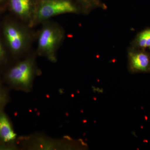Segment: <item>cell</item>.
Here are the masks:
<instances>
[{
  "mask_svg": "<svg viewBox=\"0 0 150 150\" xmlns=\"http://www.w3.org/2000/svg\"><path fill=\"white\" fill-rule=\"evenodd\" d=\"M64 38L62 30L57 25L48 23L40 30L38 40L37 51L51 62L56 60V52Z\"/></svg>",
  "mask_w": 150,
  "mask_h": 150,
  "instance_id": "cell-1",
  "label": "cell"
},
{
  "mask_svg": "<svg viewBox=\"0 0 150 150\" xmlns=\"http://www.w3.org/2000/svg\"><path fill=\"white\" fill-rule=\"evenodd\" d=\"M74 5L67 0H42L34 9L32 19L42 21L53 17L76 11Z\"/></svg>",
  "mask_w": 150,
  "mask_h": 150,
  "instance_id": "cell-2",
  "label": "cell"
},
{
  "mask_svg": "<svg viewBox=\"0 0 150 150\" xmlns=\"http://www.w3.org/2000/svg\"><path fill=\"white\" fill-rule=\"evenodd\" d=\"M33 73L32 62L29 60H25L9 70L7 74V79L12 85L27 88L32 81Z\"/></svg>",
  "mask_w": 150,
  "mask_h": 150,
  "instance_id": "cell-3",
  "label": "cell"
},
{
  "mask_svg": "<svg viewBox=\"0 0 150 150\" xmlns=\"http://www.w3.org/2000/svg\"><path fill=\"white\" fill-rule=\"evenodd\" d=\"M5 36L11 50L16 53L23 51L27 43V36L23 29L13 24L6 25Z\"/></svg>",
  "mask_w": 150,
  "mask_h": 150,
  "instance_id": "cell-4",
  "label": "cell"
},
{
  "mask_svg": "<svg viewBox=\"0 0 150 150\" xmlns=\"http://www.w3.org/2000/svg\"><path fill=\"white\" fill-rule=\"evenodd\" d=\"M16 137L8 117L2 109H0V144L5 145L11 144Z\"/></svg>",
  "mask_w": 150,
  "mask_h": 150,
  "instance_id": "cell-5",
  "label": "cell"
},
{
  "mask_svg": "<svg viewBox=\"0 0 150 150\" xmlns=\"http://www.w3.org/2000/svg\"><path fill=\"white\" fill-rule=\"evenodd\" d=\"M11 8L22 19H32L34 9L31 0H10Z\"/></svg>",
  "mask_w": 150,
  "mask_h": 150,
  "instance_id": "cell-6",
  "label": "cell"
},
{
  "mask_svg": "<svg viewBox=\"0 0 150 150\" xmlns=\"http://www.w3.org/2000/svg\"><path fill=\"white\" fill-rule=\"evenodd\" d=\"M131 64L134 69L146 71L149 64V59L146 54L143 53H131L130 54Z\"/></svg>",
  "mask_w": 150,
  "mask_h": 150,
  "instance_id": "cell-7",
  "label": "cell"
},
{
  "mask_svg": "<svg viewBox=\"0 0 150 150\" xmlns=\"http://www.w3.org/2000/svg\"><path fill=\"white\" fill-rule=\"evenodd\" d=\"M138 42L141 47L150 46V29L145 30L140 34L138 38Z\"/></svg>",
  "mask_w": 150,
  "mask_h": 150,
  "instance_id": "cell-8",
  "label": "cell"
},
{
  "mask_svg": "<svg viewBox=\"0 0 150 150\" xmlns=\"http://www.w3.org/2000/svg\"><path fill=\"white\" fill-rule=\"evenodd\" d=\"M6 96L3 91L1 85L0 84V109H1V106L3 103L5 102Z\"/></svg>",
  "mask_w": 150,
  "mask_h": 150,
  "instance_id": "cell-9",
  "label": "cell"
},
{
  "mask_svg": "<svg viewBox=\"0 0 150 150\" xmlns=\"http://www.w3.org/2000/svg\"><path fill=\"white\" fill-rule=\"evenodd\" d=\"M4 55V51L1 44L0 43V60L2 59Z\"/></svg>",
  "mask_w": 150,
  "mask_h": 150,
  "instance_id": "cell-10",
  "label": "cell"
},
{
  "mask_svg": "<svg viewBox=\"0 0 150 150\" xmlns=\"http://www.w3.org/2000/svg\"><path fill=\"white\" fill-rule=\"evenodd\" d=\"M83 2L85 3V4H90L92 2L95 1V0H81Z\"/></svg>",
  "mask_w": 150,
  "mask_h": 150,
  "instance_id": "cell-11",
  "label": "cell"
},
{
  "mask_svg": "<svg viewBox=\"0 0 150 150\" xmlns=\"http://www.w3.org/2000/svg\"><path fill=\"white\" fill-rule=\"evenodd\" d=\"M1 1V0H0V1Z\"/></svg>",
  "mask_w": 150,
  "mask_h": 150,
  "instance_id": "cell-12",
  "label": "cell"
}]
</instances>
